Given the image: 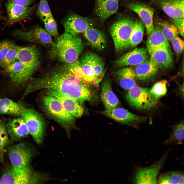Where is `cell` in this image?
I'll return each instance as SVG.
<instances>
[{"label":"cell","instance_id":"cell-4","mask_svg":"<svg viewBox=\"0 0 184 184\" xmlns=\"http://www.w3.org/2000/svg\"><path fill=\"white\" fill-rule=\"evenodd\" d=\"M43 103L48 113L66 129L73 124L75 118L64 109L57 99L47 95L43 97Z\"/></svg>","mask_w":184,"mask_h":184},{"label":"cell","instance_id":"cell-5","mask_svg":"<svg viewBox=\"0 0 184 184\" xmlns=\"http://www.w3.org/2000/svg\"><path fill=\"white\" fill-rule=\"evenodd\" d=\"M34 173L29 166L21 169L11 168L4 173L0 184H30L37 183L43 178Z\"/></svg>","mask_w":184,"mask_h":184},{"label":"cell","instance_id":"cell-9","mask_svg":"<svg viewBox=\"0 0 184 184\" xmlns=\"http://www.w3.org/2000/svg\"><path fill=\"white\" fill-rule=\"evenodd\" d=\"M7 151L12 168L21 169L29 166L32 153L31 150L24 143L20 142L8 147Z\"/></svg>","mask_w":184,"mask_h":184},{"label":"cell","instance_id":"cell-23","mask_svg":"<svg viewBox=\"0 0 184 184\" xmlns=\"http://www.w3.org/2000/svg\"><path fill=\"white\" fill-rule=\"evenodd\" d=\"M159 4L170 19L184 18V0H160Z\"/></svg>","mask_w":184,"mask_h":184},{"label":"cell","instance_id":"cell-21","mask_svg":"<svg viewBox=\"0 0 184 184\" xmlns=\"http://www.w3.org/2000/svg\"><path fill=\"white\" fill-rule=\"evenodd\" d=\"M103 114L121 123L127 124L133 122H140L145 120V117L133 113L121 108L116 107L109 110H105Z\"/></svg>","mask_w":184,"mask_h":184},{"label":"cell","instance_id":"cell-19","mask_svg":"<svg viewBox=\"0 0 184 184\" xmlns=\"http://www.w3.org/2000/svg\"><path fill=\"white\" fill-rule=\"evenodd\" d=\"M127 6L139 15L145 27L147 33L149 34L153 28L154 9L146 5L140 3H131L128 4Z\"/></svg>","mask_w":184,"mask_h":184},{"label":"cell","instance_id":"cell-36","mask_svg":"<svg viewBox=\"0 0 184 184\" xmlns=\"http://www.w3.org/2000/svg\"><path fill=\"white\" fill-rule=\"evenodd\" d=\"M167 83L166 80L159 81L156 83L150 89L151 94L157 100L166 94L167 91Z\"/></svg>","mask_w":184,"mask_h":184},{"label":"cell","instance_id":"cell-13","mask_svg":"<svg viewBox=\"0 0 184 184\" xmlns=\"http://www.w3.org/2000/svg\"><path fill=\"white\" fill-rule=\"evenodd\" d=\"M17 59L32 75L40 63L38 52L32 46L19 47Z\"/></svg>","mask_w":184,"mask_h":184},{"label":"cell","instance_id":"cell-37","mask_svg":"<svg viewBox=\"0 0 184 184\" xmlns=\"http://www.w3.org/2000/svg\"><path fill=\"white\" fill-rule=\"evenodd\" d=\"M37 14L43 22L47 17L52 15L47 0H40Z\"/></svg>","mask_w":184,"mask_h":184},{"label":"cell","instance_id":"cell-6","mask_svg":"<svg viewBox=\"0 0 184 184\" xmlns=\"http://www.w3.org/2000/svg\"><path fill=\"white\" fill-rule=\"evenodd\" d=\"M126 99L134 108L140 110H148L153 108L157 100L153 96L150 89L135 86L129 90Z\"/></svg>","mask_w":184,"mask_h":184},{"label":"cell","instance_id":"cell-3","mask_svg":"<svg viewBox=\"0 0 184 184\" xmlns=\"http://www.w3.org/2000/svg\"><path fill=\"white\" fill-rule=\"evenodd\" d=\"M135 22L129 17H123L111 26L110 33L117 52L121 51L130 46V39Z\"/></svg>","mask_w":184,"mask_h":184},{"label":"cell","instance_id":"cell-35","mask_svg":"<svg viewBox=\"0 0 184 184\" xmlns=\"http://www.w3.org/2000/svg\"><path fill=\"white\" fill-rule=\"evenodd\" d=\"M6 124L2 121L0 123V161L4 160L3 153L5 147L9 143Z\"/></svg>","mask_w":184,"mask_h":184},{"label":"cell","instance_id":"cell-11","mask_svg":"<svg viewBox=\"0 0 184 184\" xmlns=\"http://www.w3.org/2000/svg\"><path fill=\"white\" fill-rule=\"evenodd\" d=\"M94 24V21L90 19L75 14L67 17L63 26L65 32L76 35L93 27Z\"/></svg>","mask_w":184,"mask_h":184},{"label":"cell","instance_id":"cell-1","mask_svg":"<svg viewBox=\"0 0 184 184\" xmlns=\"http://www.w3.org/2000/svg\"><path fill=\"white\" fill-rule=\"evenodd\" d=\"M79 77L74 63L57 68L41 78L33 79L27 85L23 97L42 89L57 91L73 99L82 105L90 100L93 93Z\"/></svg>","mask_w":184,"mask_h":184},{"label":"cell","instance_id":"cell-18","mask_svg":"<svg viewBox=\"0 0 184 184\" xmlns=\"http://www.w3.org/2000/svg\"><path fill=\"white\" fill-rule=\"evenodd\" d=\"M6 6L8 25L28 18L32 14L33 9V7L16 4L9 0L6 3Z\"/></svg>","mask_w":184,"mask_h":184},{"label":"cell","instance_id":"cell-28","mask_svg":"<svg viewBox=\"0 0 184 184\" xmlns=\"http://www.w3.org/2000/svg\"><path fill=\"white\" fill-rule=\"evenodd\" d=\"M116 75L119 85L124 89L129 90L135 86L136 78L131 68L121 67L117 71Z\"/></svg>","mask_w":184,"mask_h":184},{"label":"cell","instance_id":"cell-7","mask_svg":"<svg viewBox=\"0 0 184 184\" xmlns=\"http://www.w3.org/2000/svg\"><path fill=\"white\" fill-rule=\"evenodd\" d=\"M24 120L29 133L38 144L43 141L45 123L42 117L33 108H24L21 114Z\"/></svg>","mask_w":184,"mask_h":184},{"label":"cell","instance_id":"cell-12","mask_svg":"<svg viewBox=\"0 0 184 184\" xmlns=\"http://www.w3.org/2000/svg\"><path fill=\"white\" fill-rule=\"evenodd\" d=\"M4 69L5 72L8 75L11 82L16 86L24 85L32 75L25 66L18 60Z\"/></svg>","mask_w":184,"mask_h":184},{"label":"cell","instance_id":"cell-42","mask_svg":"<svg viewBox=\"0 0 184 184\" xmlns=\"http://www.w3.org/2000/svg\"><path fill=\"white\" fill-rule=\"evenodd\" d=\"M16 4L24 6H28L32 3L33 0H9Z\"/></svg>","mask_w":184,"mask_h":184},{"label":"cell","instance_id":"cell-44","mask_svg":"<svg viewBox=\"0 0 184 184\" xmlns=\"http://www.w3.org/2000/svg\"><path fill=\"white\" fill-rule=\"evenodd\" d=\"M113 0V1H116V2H118V1H119L120 0Z\"/></svg>","mask_w":184,"mask_h":184},{"label":"cell","instance_id":"cell-46","mask_svg":"<svg viewBox=\"0 0 184 184\" xmlns=\"http://www.w3.org/2000/svg\"></svg>","mask_w":184,"mask_h":184},{"label":"cell","instance_id":"cell-15","mask_svg":"<svg viewBox=\"0 0 184 184\" xmlns=\"http://www.w3.org/2000/svg\"><path fill=\"white\" fill-rule=\"evenodd\" d=\"M46 94L58 100L64 109L75 118H80L82 115L83 108L82 105L73 99L53 90H48Z\"/></svg>","mask_w":184,"mask_h":184},{"label":"cell","instance_id":"cell-30","mask_svg":"<svg viewBox=\"0 0 184 184\" xmlns=\"http://www.w3.org/2000/svg\"><path fill=\"white\" fill-rule=\"evenodd\" d=\"M184 174L179 171L166 172L159 176L157 183L158 184H183Z\"/></svg>","mask_w":184,"mask_h":184},{"label":"cell","instance_id":"cell-40","mask_svg":"<svg viewBox=\"0 0 184 184\" xmlns=\"http://www.w3.org/2000/svg\"><path fill=\"white\" fill-rule=\"evenodd\" d=\"M12 44L8 41L0 42V62L4 58Z\"/></svg>","mask_w":184,"mask_h":184},{"label":"cell","instance_id":"cell-26","mask_svg":"<svg viewBox=\"0 0 184 184\" xmlns=\"http://www.w3.org/2000/svg\"><path fill=\"white\" fill-rule=\"evenodd\" d=\"M158 69L149 58L136 65L134 71L137 78L141 81L145 82L153 78L157 73Z\"/></svg>","mask_w":184,"mask_h":184},{"label":"cell","instance_id":"cell-22","mask_svg":"<svg viewBox=\"0 0 184 184\" xmlns=\"http://www.w3.org/2000/svg\"><path fill=\"white\" fill-rule=\"evenodd\" d=\"M118 8V2L112 0H95V12L101 24L116 13Z\"/></svg>","mask_w":184,"mask_h":184},{"label":"cell","instance_id":"cell-38","mask_svg":"<svg viewBox=\"0 0 184 184\" xmlns=\"http://www.w3.org/2000/svg\"><path fill=\"white\" fill-rule=\"evenodd\" d=\"M43 22L47 31L51 35L56 38L58 31L56 22L52 15L46 17Z\"/></svg>","mask_w":184,"mask_h":184},{"label":"cell","instance_id":"cell-2","mask_svg":"<svg viewBox=\"0 0 184 184\" xmlns=\"http://www.w3.org/2000/svg\"><path fill=\"white\" fill-rule=\"evenodd\" d=\"M52 47V54L54 57L61 62L71 64L77 60L84 45L77 35L65 32L57 38Z\"/></svg>","mask_w":184,"mask_h":184},{"label":"cell","instance_id":"cell-27","mask_svg":"<svg viewBox=\"0 0 184 184\" xmlns=\"http://www.w3.org/2000/svg\"><path fill=\"white\" fill-rule=\"evenodd\" d=\"M85 37L91 46L99 50L106 47V40L104 33L101 30L93 27L84 32Z\"/></svg>","mask_w":184,"mask_h":184},{"label":"cell","instance_id":"cell-33","mask_svg":"<svg viewBox=\"0 0 184 184\" xmlns=\"http://www.w3.org/2000/svg\"><path fill=\"white\" fill-rule=\"evenodd\" d=\"M168 41L170 42L174 38L178 36L179 32L176 26L172 22L164 21H159L157 24Z\"/></svg>","mask_w":184,"mask_h":184},{"label":"cell","instance_id":"cell-20","mask_svg":"<svg viewBox=\"0 0 184 184\" xmlns=\"http://www.w3.org/2000/svg\"><path fill=\"white\" fill-rule=\"evenodd\" d=\"M6 126L12 142H16L29 133L26 122L22 117L10 119Z\"/></svg>","mask_w":184,"mask_h":184},{"label":"cell","instance_id":"cell-32","mask_svg":"<svg viewBox=\"0 0 184 184\" xmlns=\"http://www.w3.org/2000/svg\"><path fill=\"white\" fill-rule=\"evenodd\" d=\"M184 125L183 120L180 123L173 126L170 137L164 142L165 144L175 143L182 144L184 140Z\"/></svg>","mask_w":184,"mask_h":184},{"label":"cell","instance_id":"cell-45","mask_svg":"<svg viewBox=\"0 0 184 184\" xmlns=\"http://www.w3.org/2000/svg\"><path fill=\"white\" fill-rule=\"evenodd\" d=\"M1 121H2L1 120V119H0V123L1 122Z\"/></svg>","mask_w":184,"mask_h":184},{"label":"cell","instance_id":"cell-10","mask_svg":"<svg viewBox=\"0 0 184 184\" xmlns=\"http://www.w3.org/2000/svg\"><path fill=\"white\" fill-rule=\"evenodd\" d=\"M14 37L26 41L38 43L44 46H53L51 35L39 26L35 27L27 31L18 30L13 33Z\"/></svg>","mask_w":184,"mask_h":184},{"label":"cell","instance_id":"cell-34","mask_svg":"<svg viewBox=\"0 0 184 184\" xmlns=\"http://www.w3.org/2000/svg\"><path fill=\"white\" fill-rule=\"evenodd\" d=\"M19 47L13 43L9 50L0 62V66L4 68L17 60V56Z\"/></svg>","mask_w":184,"mask_h":184},{"label":"cell","instance_id":"cell-41","mask_svg":"<svg viewBox=\"0 0 184 184\" xmlns=\"http://www.w3.org/2000/svg\"><path fill=\"white\" fill-rule=\"evenodd\" d=\"M170 20L171 22L177 27L181 35L183 38L184 35V18L177 19H170Z\"/></svg>","mask_w":184,"mask_h":184},{"label":"cell","instance_id":"cell-29","mask_svg":"<svg viewBox=\"0 0 184 184\" xmlns=\"http://www.w3.org/2000/svg\"><path fill=\"white\" fill-rule=\"evenodd\" d=\"M25 108L21 104L7 98H0V115H20Z\"/></svg>","mask_w":184,"mask_h":184},{"label":"cell","instance_id":"cell-16","mask_svg":"<svg viewBox=\"0 0 184 184\" xmlns=\"http://www.w3.org/2000/svg\"><path fill=\"white\" fill-rule=\"evenodd\" d=\"M147 51L143 48H137L121 56L115 62L118 67L127 66H136L149 59Z\"/></svg>","mask_w":184,"mask_h":184},{"label":"cell","instance_id":"cell-17","mask_svg":"<svg viewBox=\"0 0 184 184\" xmlns=\"http://www.w3.org/2000/svg\"><path fill=\"white\" fill-rule=\"evenodd\" d=\"M150 59L159 68L167 69L173 64L171 50L165 47H159L147 50Z\"/></svg>","mask_w":184,"mask_h":184},{"label":"cell","instance_id":"cell-39","mask_svg":"<svg viewBox=\"0 0 184 184\" xmlns=\"http://www.w3.org/2000/svg\"><path fill=\"white\" fill-rule=\"evenodd\" d=\"M172 48L177 54H180L184 49V41L182 39L177 36L174 38L170 42Z\"/></svg>","mask_w":184,"mask_h":184},{"label":"cell","instance_id":"cell-14","mask_svg":"<svg viewBox=\"0 0 184 184\" xmlns=\"http://www.w3.org/2000/svg\"><path fill=\"white\" fill-rule=\"evenodd\" d=\"M94 53L90 52H86L78 61L85 83L90 87L99 86L95 74Z\"/></svg>","mask_w":184,"mask_h":184},{"label":"cell","instance_id":"cell-24","mask_svg":"<svg viewBox=\"0 0 184 184\" xmlns=\"http://www.w3.org/2000/svg\"><path fill=\"white\" fill-rule=\"evenodd\" d=\"M146 43L147 50L159 47H165L171 50L169 42L157 24L154 25L153 30L148 35Z\"/></svg>","mask_w":184,"mask_h":184},{"label":"cell","instance_id":"cell-8","mask_svg":"<svg viewBox=\"0 0 184 184\" xmlns=\"http://www.w3.org/2000/svg\"><path fill=\"white\" fill-rule=\"evenodd\" d=\"M165 154L157 162L147 167H139L136 169L133 178L135 184L157 183V177L166 158Z\"/></svg>","mask_w":184,"mask_h":184},{"label":"cell","instance_id":"cell-43","mask_svg":"<svg viewBox=\"0 0 184 184\" xmlns=\"http://www.w3.org/2000/svg\"><path fill=\"white\" fill-rule=\"evenodd\" d=\"M180 92L182 96L183 97L184 96V83L181 85L179 87Z\"/></svg>","mask_w":184,"mask_h":184},{"label":"cell","instance_id":"cell-25","mask_svg":"<svg viewBox=\"0 0 184 184\" xmlns=\"http://www.w3.org/2000/svg\"><path fill=\"white\" fill-rule=\"evenodd\" d=\"M101 97L105 110L114 108L119 104V99L112 90L111 82L108 78L105 79L102 82Z\"/></svg>","mask_w":184,"mask_h":184},{"label":"cell","instance_id":"cell-31","mask_svg":"<svg viewBox=\"0 0 184 184\" xmlns=\"http://www.w3.org/2000/svg\"><path fill=\"white\" fill-rule=\"evenodd\" d=\"M144 32V27L141 21H135L130 39V46L133 47L137 46L142 41Z\"/></svg>","mask_w":184,"mask_h":184}]
</instances>
